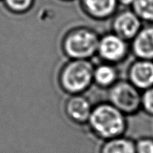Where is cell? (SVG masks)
<instances>
[{
    "label": "cell",
    "mask_w": 153,
    "mask_h": 153,
    "mask_svg": "<svg viewBox=\"0 0 153 153\" xmlns=\"http://www.w3.org/2000/svg\"><path fill=\"white\" fill-rule=\"evenodd\" d=\"M87 124L97 137L107 141L123 136L127 128L126 115L105 101L93 107Z\"/></svg>",
    "instance_id": "cell-1"
},
{
    "label": "cell",
    "mask_w": 153,
    "mask_h": 153,
    "mask_svg": "<svg viewBox=\"0 0 153 153\" xmlns=\"http://www.w3.org/2000/svg\"><path fill=\"white\" fill-rule=\"evenodd\" d=\"M94 69L91 63L84 59L70 62L60 73L61 87L70 95L83 93L94 81Z\"/></svg>",
    "instance_id": "cell-2"
},
{
    "label": "cell",
    "mask_w": 153,
    "mask_h": 153,
    "mask_svg": "<svg viewBox=\"0 0 153 153\" xmlns=\"http://www.w3.org/2000/svg\"><path fill=\"white\" fill-rule=\"evenodd\" d=\"M107 99L125 115L134 114L142 110V94L129 81L115 82L109 88Z\"/></svg>",
    "instance_id": "cell-3"
},
{
    "label": "cell",
    "mask_w": 153,
    "mask_h": 153,
    "mask_svg": "<svg viewBox=\"0 0 153 153\" xmlns=\"http://www.w3.org/2000/svg\"><path fill=\"white\" fill-rule=\"evenodd\" d=\"M64 50L71 58L85 59L98 50L99 42L97 36L87 30H79L68 37L64 42Z\"/></svg>",
    "instance_id": "cell-4"
},
{
    "label": "cell",
    "mask_w": 153,
    "mask_h": 153,
    "mask_svg": "<svg viewBox=\"0 0 153 153\" xmlns=\"http://www.w3.org/2000/svg\"><path fill=\"white\" fill-rule=\"evenodd\" d=\"M92 109L91 101L82 94L71 95L66 102L68 116L77 123H87Z\"/></svg>",
    "instance_id": "cell-5"
},
{
    "label": "cell",
    "mask_w": 153,
    "mask_h": 153,
    "mask_svg": "<svg viewBox=\"0 0 153 153\" xmlns=\"http://www.w3.org/2000/svg\"><path fill=\"white\" fill-rule=\"evenodd\" d=\"M128 79L134 87L145 91L153 87V62L142 59L134 63L128 72Z\"/></svg>",
    "instance_id": "cell-6"
},
{
    "label": "cell",
    "mask_w": 153,
    "mask_h": 153,
    "mask_svg": "<svg viewBox=\"0 0 153 153\" xmlns=\"http://www.w3.org/2000/svg\"><path fill=\"white\" fill-rule=\"evenodd\" d=\"M98 50L104 59L110 62H118L126 53V45L117 36H106L99 43Z\"/></svg>",
    "instance_id": "cell-7"
},
{
    "label": "cell",
    "mask_w": 153,
    "mask_h": 153,
    "mask_svg": "<svg viewBox=\"0 0 153 153\" xmlns=\"http://www.w3.org/2000/svg\"><path fill=\"white\" fill-rule=\"evenodd\" d=\"M133 50L137 56L142 59H153V27L142 30L133 43Z\"/></svg>",
    "instance_id": "cell-8"
},
{
    "label": "cell",
    "mask_w": 153,
    "mask_h": 153,
    "mask_svg": "<svg viewBox=\"0 0 153 153\" xmlns=\"http://www.w3.org/2000/svg\"><path fill=\"white\" fill-rule=\"evenodd\" d=\"M140 28V21L135 14L126 12L120 14L114 22V29L124 38L134 36Z\"/></svg>",
    "instance_id": "cell-9"
},
{
    "label": "cell",
    "mask_w": 153,
    "mask_h": 153,
    "mask_svg": "<svg viewBox=\"0 0 153 153\" xmlns=\"http://www.w3.org/2000/svg\"><path fill=\"white\" fill-rule=\"evenodd\" d=\"M100 153H136L135 141L124 136L107 140L101 146Z\"/></svg>",
    "instance_id": "cell-10"
},
{
    "label": "cell",
    "mask_w": 153,
    "mask_h": 153,
    "mask_svg": "<svg viewBox=\"0 0 153 153\" xmlns=\"http://www.w3.org/2000/svg\"><path fill=\"white\" fill-rule=\"evenodd\" d=\"M118 73L111 65L103 64L94 69V82L100 88H110L117 82Z\"/></svg>",
    "instance_id": "cell-11"
},
{
    "label": "cell",
    "mask_w": 153,
    "mask_h": 153,
    "mask_svg": "<svg viewBox=\"0 0 153 153\" xmlns=\"http://www.w3.org/2000/svg\"><path fill=\"white\" fill-rule=\"evenodd\" d=\"M91 13L97 17L110 15L114 9L116 0H84Z\"/></svg>",
    "instance_id": "cell-12"
},
{
    "label": "cell",
    "mask_w": 153,
    "mask_h": 153,
    "mask_svg": "<svg viewBox=\"0 0 153 153\" xmlns=\"http://www.w3.org/2000/svg\"><path fill=\"white\" fill-rule=\"evenodd\" d=\"M134 9L142 18L153 21V0H135Z\"/></svg>",
    "instance_id": "cell-13"
},
{
    "label": "cell",
    "mask_w": 153,
    "mask_h": 153,
    "mask_svg": "<svg viewBox=\"0 0 153 153\" xmlns=\"http://www.w3.org/2000/svg\"><path fill=\"white\" fill-rule=\"evenodd\" d=\"M142 110L153 116V87L145 90L142 94Z\"/></svg>",
    "instance_id": "cell-14"
},
{
    "label": "cell",
    "mask_w": 153,
    "mask_h": 153,
    "mask_svg": "<svg viewBox=\"0 0 153 153\" xmlns=\"http://www.w3.org/2000/svg\"><path fill=\"white\" fill-rule=\"evenodd\" d=\"M7 7L15 12H25L33 4V0H4Z\"/></svg>",
    "instance_id": "cell-15"
},
{
    "label": "cell",
    "mask_w": 153,
    "mask_h": 153,
    "mask_svg": "<svg viewBox=\"0 0 153 153\" xmlns=\"http://www.w3.org/2000/svg\"><path fill=\"white\" fill-rule=\"evenodd\" d=\"M136 153H153V138L141 137L135 140Z\"/></svg>",
    "instance_id": "cell-16"
},
{
    "label": "cell",
    "mask_w": 153,
    "mask_h": 153,
    "mask_svg": "<svg viewBox=\"0 0 153 153\" xmlns=\"http://www.w3.org/2000/svg\"><path fill=\"white\" fill-rule=\"evenodd\" d=\"M122 2H123V4H130L131 2H133V1H135V0H121Z\"/></svg>",
    "instance_id": "cell-17"
}]
</instances>
